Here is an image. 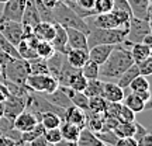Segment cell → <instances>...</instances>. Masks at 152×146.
I'll return each instance as SVG.
<instances>
[{
  "label": "cell",
  "instance_id": "cell-1",
  "mask_svg": "<svg viewBox=\"0 0 152 146\" xmlns=\"http://www.w3.org/2000/svg\"><path fill=\"white\" fill-rule=\"evenodd\" d=\"M134 63L128 46L117 44L109 58L99 66V79L103 81H114Z\"/></svg>",
  "mask_w": 152,
  "mask_h": 146
},
{
  "label": "cell",
  "instance_id": "cell-2",
  "mask_svg": "<svg viewBox=\"0 0 152 146\" xmlns=\"http://www.w3.org/2000/svg\"><path fill=\"white\" fill-rule=\"evenodd\" d=\"M52 20L54 24H59L64 28H76L86 34L89 33V25L85 21V18L77 16L62 0H59L52 9Z\"/></svg>",
  "mask_w": 152,
  "mask_h": 146
},
{
  "label": "cell",
  "instance_id": "cell-3",
  "mask_svg": "<svg viewBox=\"0 0 152 146\" xmlns=\"http://www.w3.org/2000/svg\"><path fill=\"white\" fill-rule=\"evenodd\" d=\"M127 33H128V28L89 27V33H87V46L92 48L94 45H102V44H110V45L123 44Z\"/></svg>",
  "mask_w": 152,
  "mask_h": 146
},
{
  "label": "cell",
  "instance_id": "cell-4",
  "mask_svg": "<svg viewBox=\"0 0 152 146\" xmlns=\"http://www.w3.org/2000/svg\"><path fill=\"white\" fill-rule=\"evenodd\" d=\"M1 73L4 76L6 80L16 83L20 86L26 84V79L30 75V68H28V60L21 59V58H11L3 68H1Z\"/></svg>",
  "mask_w": 152,
  "mask_h": 146
},
{
  "label": "cell",
  "instance_id": "cell-5",
  "mask_svg": "<svg viewBox=\"0 0 152 146\" xmlns=\"http://www.w3.org/2000/svg\"><path fill=\"white\" fill-rule=\"evenodd\" d=\"M30 92L39 94H49L58 89V80L51 75H28L26 79V84Z\"/></svg>",
  "mask_w": 152,
  "mask_h": 146
},
{
  "label": "cell",
  "instance_id": "cell-6",
  "mask_svg": "<svg viewBox=\"0 0 152 146\" xmlns=\"http://www.w3.org/2000/svg\"><path fill=\"white\" fill-rule=\"evenodd\" d=\"M147 34H151V23L148 20H141V18L131 17L130 24H128V33L125 35L123 45L130 46L132 44L142 42V39H144V37Z\"/></svg>",
  "mask_w": 152,
  "mask_h": 146
},
{
  "label": "cell",
  "instance_id": "cell-7",
  "mask_svg": "<svg viewBox=\"0 0 152 146\" xmlns=\"http://www.w3.org/2000/svg\"><path fill=\"white\" fill-rule=\"evenodd\" d=\"M30 93V92H28ZM27 94H9V97L3 101L4 105V111H3V117L10 121H14L18 114H21L26 110L27 105Z\"/></svg>",
  "mask_w": 152,
  "mask_h": 146
},
{
  "label": "cell",
  "instance_id": "cell-8",
  "mask_svg": "<svg viewBox=\"0 0 152 146\" xmlns=\"http://www.w3.org/2000/svg\"><path fill=\"white\" fill-rule=\"evenodd\" d=\"M39 21H41V18H39V14H38L35 0H27L26 9H24V13H23V17H21V21H20L23 25V30H24V37L33 33V28Z\"/></svg>",
  "mask_w": 152,
  "mask_h": 146
},
{
  "label": "cell",
  "instance_id": "cell-9",
  "mask_svg": "<svg viewBox=\"0 0 152 146\" xmlns=\"http://www.w3.org/2000/svg\"><path fill=\"white\" fill-rule=\"evenodd\" d=\"M27 0H7L4 3V9L1 11L0 23L1 21H21L23 13L26 9Z\"/></svg>",
  "mask_w": 152,
  "mask_h": 146
},
{
  "label": "cell",
  "instance_id": "cell-10",
  "mask_svg": "<svg viewBox=\"0 0 152 146\" xmlns=\"http://www.w3.org/2000/svg\"><path fill=\"white\" fill-rule=\"evenodd\" d=\"M0 33L14 46H17L18 42L24 38V30H23L20 21H1L0 23Z\"/></svg>",
  "mask_w": 152,
  "mask_h": 146
},
{
  "label": "cell",
  "instance_id": "cell-11",
  "mask_svg": "<svg viewBox=\"0 0 152 146\" xmlns=\"http://www.w3.org/2000/svg\"><path fill=\"white\" fill-rule=\"evenodd\" d=\"M69 9L75 11L82 18L94 16V1L96 0H62Z\"/></svg>",
  "mask_w": 152,
  "mask_h": 146
},
{
  "label": "cell",
  "instance_id": "cell-12",
  "mask_svg": "<svg viewBox=\"0 0 152 146\" xmlns=\"http://www.w3.org/2000/svg\"><path fill=\"white\" fill-rule=\"evenodd\" d=\"M125 96V92L123 87H120L114 81H104L103 90H102V97L109 101V103H121Z\"/></svg>",
  "mask_w": 152,
  "mask_h": 146
},
{
  "label": "cell",
  "instance_id": "cell-13",
  "mask_svg": "<svg viewBox=\"0 0 152 146\" xmlns=\"http://www.w3.org/2000/svg\"><path fill=\"white\" fill-rule=\"evenodd\" d=\"M131 16L151 21V0H127Z\"/></svg>",
  "mask_w": 152,
  "mask_h": 146
},
{
  "label": "cell",
  "instance_id": "cell-14",
  "mask_svg": "<svg viewBox=\"0 0 152 146\" xmlns=\"http://www.w3.org/2000/svg\"><path fill=\"white\" fill-rule=\"evenodd\" d=\"M38 122H39V121H38V118L33 113L24 110L21 114H18L16 118H14V121H13V128L21 134V132H26V131H30L31 128H34Z\"/></svg>",
  "mask_w": 152,
  "mask_h": 146
},
{
  "label": "cell",
  "instance_id": "cell-15",
  "mask_svg": "<svg viewBox=\"0 0 152 146\" xmlns=\"http://www.w3.org/2000/svg\"><path fill=\"white\" fill-rule=\"evenodd\" d=\"M66 35H68V46L71 49H86L87 46V34L76 30V28H66Z\"/></svg>",
  "mask_w": 152,
  "mask_h": 146
},
{
  "label": "cell",
  "instance_id": "cell-16",
  "mask_svg": "<svg viewBox=\"0 0 152 146\" xmlns=\"http://www.w3.org/2000/svg\"><path fill=\"white\" fill-rule=\"evenodd\" d=\"M51 44L54 46L55 52H59V54L66 55L69 51L68 46V35H66V28H64L59 24H55V34L54 38L51 39Z\"/></svg>",
  "mask_w": 152,
  "mask_h": 146
},
{
  "label": "cell",
  "instance_id": "cell-17",
  "mask_svg": "<svg viewBox=\"0 0 152 146\" xmlns=\"http://www.w3.org/2000/svg\"><path fill=\"white\" fill-rule=\"evenodd\" d=\"M115 45H110V44H102V45H94L92 48H89V59L97 63L99 66L103 63L104 60L109 58V55L111 54V51L114 49Z\"/></svg>",
  "mask_w": 152,
  "mask_h": 146
},
{
  "label": "cell",
  "instance_id": "cell-18",
  "mask_svg": "<svg viewBox=\"0 0 152 146\" xmlns=\"http://www.w3.org/2000/svg\"><path fill=\"white\" fill-rule=\"evenodd\" d=\"M64 121L69 122V124L76 125L77 128H85L86 126V111L77 108L75 105H71L65 108V115H64Z\"/></svg>",
  "mask_w": 152,
  "mask_h": 146
},
{
  "label": "cell",
  "instance_id": "cell-19",
  "mask_svg": "<svg viewBox=\"0 0 152 146\" xmlns=\"http://www.w3.org/2000/svg\"><path fill=\"white\" fill-rule=\"evenodd\" d=\"M33 34L38 41H49L51 42L55 34V24L48 21H39L33 28Z\"/></svg>",
  "mask_w": 152,
  "mask_h": 146
},
{
  "label": "cell",
  "instance_id": "cell-20",
  "mask_svg": "<svg viewBox=\"0 0 152 146\" xmlns=\"http://www.w3.org/2000/svg\"><path fill=\"white\" fill-rule=\"evenodd\" d=\"M66 60L72 68L80 69L89 60V52L86 49H69L66 54Z\"/></svg>",
  "mask_w": 152,
  "mask_h": 146
},
{
  "label": "cell",
  "instance_id": "cell-21",
  "mask_svg": "<svg viewBox=\"0 0 152 146\" xmlns=\"http://www.w3.org/2000/svg\"><path fill=\"white\" fill-rule=\"evenodd\" d=\"M76 146H107L99 139L96 134L87 128H82L76 139Z\"/></svg>",
  "mask_w": 152,
  "mask_h": 146
},
{
  "label": "cell",
  "instance_id": "cell-22",
  "mask_svg": "<svg viewBox=\"0 0 152 146\" xmlns=\"http://www.w3.org/2000/svg\"><path fill=\"white\" fill-rule=\"evenodd\" d=\"M44 96H45V98L48 100L49 103H52L54 105H56V107H61V108H64V110L72 105L69 97L66 96L65 92H64V90H62L59 86H58V89H56L55 92L49 93V94H44Z\"/></svg>",
  "mask_w": 152,
  "mask_h": 146
},
{
  "label": "cell",
  "instance_id": "cell-23",
  "mask_svg": "<svg viewBox=\"0 0 152 146\" xmlns=\"http://www.w3.org/2000/svg\"><path fill=\"white\" fill-rule=\"evenodd\" d=\"M130 52H131V56H132L134 63H137V62H141V60L149 58L152 55V48L149 45L138 42V44H132V45H131Z\"/></svg>",
  "mask_w": 152,
  "mask_h": 146
},
{
  "label": "cell",
  "instance_id": "cell-24",
  "mask_svg": "<svg viewBox=\"0 0 152 146\" xmlns=\"http://www.w3.org/2000/svg\"><path fill=\"white\" fill-rule=\"evenodd\" d=\"M103 125H104V114L86 111V126L85 128L90 129L92 132H99V131L103 129Z\"/></svg>",
  "mask_w": 152,
  "mask_h": 146
},
{
  "label": "cell",
  "instance_id": "cell-25",
  "mask_svg": "<svg viewBox=\"0 0 152 146\" xmlns=\"http://www.w3.org/2000/svg\"><path fill=\"white\" fill-rule=\"evenodd\" d=\"M59 129L62 139L68 142H76L77 136H79V132H80V128H77L76 125L69 124L66 121H62V124L59 125Z\"/></svg>",
  "mask_w": 152,
  "mask_h": 146
},
{
  "label": "cell",
  "instance_id": "cell-26",
  "mask_svg": "<svg viewBox=\"0 0 152 146\" xmlns=\"http://www.w3.org/2000/svg\"><path fill=\"white\" fill-rule=\"evenodd\" d=\"M64 119L61 118L58 114L55 113H44L39 115V124L42 125L45 129H52V128H59V125L62 124Z\"/></svg>",
  "mask_w": 152,
  "mask_h": 146
},
{
  "label": "cell",
  "instance_id": "cell-27",
  "mask_svg": "<svg viewBox=\"0 0 152 146\" xmlns=\"http://www.w3.org/2000/svg\"><path fill=\"white\" fill-rule=\"evenodd\" d=\"M121 103L124 104L125 107H128L131 111H134L135 114L141 113V111L145 110V103H144L141 98L137 96L135 93H130V94L124 96V98H123V101H121Z\"/></svg>",
  "mask_w": 152,
  "mask_h": 146
},
{
  "label": "cell",
  "instance_id": "cell-28",
  "mask_svg": "<svg viewBox=\"0 0 152 146\" xmlns=\"http://www.w3.org/2000/svg\"><path fill=\"white\" fill-rule=\"evenodd\" d=\"M140 75V72H138V68H137L135 63H132V65L127 69V70L123 73V75L120 76L118 79H117V84L120 87H123L124 90H128V86H130V83L134 79H135L137 76Z\"/></svg>",
  "mask_w": 152,
  "mask_h": 146
},
{
  "label": "cell",
  "instance_id": "cell-29",
  "mask_svg": "<svg viewBox=\"0 0 152 146\" xmlns=\"http://www.w3.org/2000/svg\"><path fill=\"white\" fill-rule=\"evenodd\" d=\"M28 68H30V75H49L47 59L42 58L28 60Z\"/></svg>",
  "mask_w": 152,
  "mask_h": 146
},
{
  "label": "cell",
  "instance_id": "cell-30",
  "mask_svg": "<svg viewBox=\"0 0 152 146\" xmlns=\"http://www.w3.org/2000/svg\"><path fill=\"white\" fill-rule=\"evenodd\" d=\"M16 48H17V52H18V55H20V58H21V59L31 60V59H35V58H38V56H37V52H35V49H34L33 46H30L26 39H21V41L18 42V45H17Z\"/></svg>",
  "mask_w": 152,
  "mask_h": 146
},
{
  "label": "cell",
  "instance_id": "cell-31",
  "mask_svg": "<svg viewBox=\"0 0 152 146\" xmlns=\"http://www.w3.org/2000/svg\"><path fill=\"white\" fill-rule=\"evenodd\" d=\"M103 80L100 79H92L87 80V84L85 87L83 93L87 97H94V96H102V90H103Z\"/></svg>",
  "mask_w": 152,
  "mask_h": 146
},
{
  "label": "cell",
  "instance_id": "cell-32",
  "mask_svg": "<svg viewBox=\"0 0 152 146\" xmlns=\"http://www.w3.org/2000/svg\"><path fill=\"white\" fill-rule=\"evenodd\" d=\"M44 132H45V128H44L42 125L38 122L34 128H31L30 131H26V132H21L20 134V139H21L26 145L27 143H30L31 141H34L35 138H38V136H41V135H44Z\"/></svg>",
  "mask_w": 152,
  "mask_h": 146
},
{
  "label": "cell",
  "instance_id": "cell-33",
  "mask_svg": "<svg viewBox=\"0 0 152 146\" xmlns=\"http://www.w3.org/2000/svg\"><path fill=\"white\" fill-rule=\"evenodd\" d=\"M107 101L104 100L102 96H94V97H89V105H87V111L90 113H97L104 114Z\"/></svg>",
  "mask_w": 152,
  "mask_h": 146
},
{
  "label": "cell",
  "instance_id": "cell-34",
  "mask_svg": "<svg viewBox=\"0 0 152 146\" xmlns=\"http://www.w3.org/2000/svg\"><path fill=\"white\" fill-rule=\"evenodd\" d=\"M113 131L118 138L134 136V132H135V121H132V122H118V125Z\"/></svg>",
  "mask_w": 152,
  "mask_h": 146
},
{
  "label": "cell",
  "instance_id": "cell-35",
  "mask_svg": "<svg viewBox=\"0 0 152 146\" xmlns=\"http://www.w3.org/2000/svg\"><path fill=\"white\" fill-rule=\"evenodd\" d=\"M128 90H131V93H141V92H147L149 90V81L145 76L138 75L134 80L130 83Z\"/></svg>",
  "mask_w": 152,
  "mask_h": 146
},
{
  "label": "cell",
  "instance_id": "cell-36",
  "mask_svg": "<svg viewBox=\"0 0 152 146\" xmlns=\"http://www.w3.org/2000/svg\"><path fill=\"white\" fill-rule=\"evenodd\" d=\"M35 51H37L38 58H42V59H49L55 54V49L49 41H38Z\"/></svg>",
  "mask_w": 152,
  "mask_h": 146
},
{
  "label": "cell",
  "instance_id": "cell-37",
  "mask_svg": "<svg viewBox=\"0 0 152 146\" xmlns=\"http://www.w3.org/2000/svg\"><path fill=\"white\" fill-rule=\"evenodd\" d=\"M80 73L85 79H87V80L99 79V65L89 59L86 63L83 65V68H80Z\"/></svg>",
  "mask_w": 152,
  "mask_h": 146
},
{
  "label": "cell",
  "instance_id": "cell-38",
  "mask_svg": "<svg viewBox=\"0 0 152 146\" xmlns=\"http://www.w3.org/2000/svg\"><path fill=\"white\" fill-rule=\"evenodd\" d=\"M94 134H96V136L103 142L104 145H107V146H114L117 143V141H118V136L115 135L114 131H111V129H102V131H99V132H94Z\"/></svg>",
  "mask_w": 152,
  "mask_h": 146
},
{
  "label": "cell",
  "instance_id": "cell-39",
  "mask_svg": "<svg viewBox=\"0 0 152 146\" xmlns=\"http://www.w3.org/2000/svg\"><path fill=\"white\" fill-rule=\"evenodd\" d=\"M0 51L4 52V54H7L9 56H11V58H16V59L20 58V55H18V52H17V48L14 46V45H11V44L3 37V34L1 33H0Z\"/></svg>",
  "mask_w": 152,
  "mask_h": 146
},
{
  "label": "cell",
  "instance_id": "cell-40",
  "mask_svg": "<svg viewBox=\"0 0 152 146\" xmlns=\"http://www.w3.org/2000/svg\"><path fill=\"white\" fill-rule=\"evenodd\" d=\"M44 138L48 142V145H56L58 142L62 141V135H61L59 128H52V129H45L44 132Z\"/></svg>",
  "mask_w": 152,
  "mask_h": 146
},
{
  "label": "cell",
  "instance_id": "cell-41",
  "mask_svg": "<svg viewBox=\"0 0 152 146\" xmlns=\"http://www.w3.org/2000/svg\"><path fill=\"white\" fill-rule=\"evenodd\" d=\"M135 65H137V68H138V72H140L141 76L148 77L149 75H152V56L141 60V62H137Z\"/></svg>",
  "mask_w": 152,
  "mask_h": 146
},
{
  "label": "cell",
  "instance_id": "cell-42",
  "mask_svg": "<svg viewBox=\"0 0 152 146\" xmlns=\"http://www.w3.org/2000/svg\"><path fill=\"white\" fill-rule=\"evenodd\" d=\"M121 105H123V103H109L107 101V105H106V110H104V117L118 119Z\"/></svg>",
  "mask_w": 152,
  "mask_h": 146
},
{
  "label": "cell",
  "instance_id": "cell-43",
  "mask_svg": "<svg viewBox=\"0 0 152 146\" xmlns=\"http://www.w3.org/2000/svg\"><path fill=\"white\" fill-rule=\"evenodd\" d=\"M113 10V0H96L94 1V13L102 14V13H109Z\"/></svg>",
  "mask_w": 152,
  "mask_h": 146
},
{
  "label": "cell",
  "instance_id": "cell-44",
  "mask_svg": "<svg viewBox=\"0 0 152 146\" xmlns=\"http://www.w3.org/2000/svg\"><path fill=\"white\" fill-rule=\"evenodd\" d=\"M118 121L120 122H132V121H135V113L131 111L128 107H125L124 104H123L120 115H118Z\"/></svg>",
  "mask_w": 152,
  "mask_h": 146
},
{
  "label": "cell",
  "instance_id": "cell-45",
  "mask_svg": "<svg viewBox=\"0 0 152 146\" xmlns=\"http://www.w3.org/2000/svg\"><path fill=\"white\" fill-rule=\"evenodd\" d=\"M86 84H87V79H85V77L82 76V73H79V75L72 80V83L69 84V87L73 89V90H76V92H83L85 87H86Z\"/></svg>",
  "mask_w": 152,
  "mask_h": 146
},
{
  "label": "cell",
  "instance_id": "cell-46",
  "mask_svg": "<svg viewBox=\"0 0 152 146\" xmlns=\"http://www.w3.org/2000/svg\"><path fill=\"white\" fill-rule=\"evenodd\" d=\"M114 146H138V143L132 136H124V138H118V141Z\"/></svg>",
  "mask_w": 152,
  "mask_h": 146
},
{
  "label": "cell",
  "instance_id": "cell-47",
  "mask_svg": "<svg viewBox=\"0 0 152 146\" xmlns=\"http://www.w3.org/2000/svg\"><path fill=\"white\" fill-rule=\"evenodd\" d=\"M14 145H16V141L13 138L6 135H0V146H14Z\"/></svg>",
  "mask_w": 152,
  "mask_h": 146
},
{
  "label": "cell",
  "instance_id": "cell-48",
  "mask_svg": "<svg viewBox=\"0 0 152 146\" xmlns=\"http://www.w3.org/2000/svg\"><path fill=\"white\" fill-rule=\"evenodd\" d=\"M137 143H138V146H152V135L148 132L147 135L144 136L142 139H140Z\"/></svg>",
  "mask_w": 152,
  "mask_h": 146
},
{
  "label": "cell",
  "instance_id": "cell-49",
  "mask_svg": "<svg viewBox=\"0 0 152 146\" xmlns=\"http://www.w3.org/2000/svg\"><path fill=\"white\" fill-rule=\"evenodd\" d=\"M30 146H48V142L45 141L44 135H41V136H38V138H35L34 141L30 142Z\"/></svg>",
  "mask_w": 152,
  "mask_h": 146
},
{
  "label": "cell",
  "instance_id": "cell-50",
  "mask_svg": "<svg viewBox=\"0 0 152 146\" xmlns=\"http://www.w3.org/2000/svg\"><path fill=\"white\" fill-rule=\"evenodd\" d=\"M7 97H9V90H7V86L0 80V101H4Z\"/></svg>",
  "mask_w": 152,
  "mask_h": 146
},
{
  "label": "cell",
  "instance_id": "cell-51",
  "mask_svg": "<svg viewBox=\"0 0 152 146\" xmlns=\"http://www.w3.org/2000/svg\"><path fill=\"white\" fill-rule=\"evenodd\" d=\"M58 1H59V0H39V3H41V4L45 6L47 9H51V10L54 9V6L56 4Z\"/></svg>",
  "mask_w": 152,
  "mask_h": 146
},
{
  "label": "cell",
  "instance_id": "cell-52",
  "mask_svg": "<svg viewBox=\"0 0 152 146\" xmlns=\"http://www.w3.org/2000/svg\"><path fill=\"white\" fill-rule=\"evenodd\" d=\"M142 44L152 46V34H147V35L144 37V39H142Z\"/></svg>",
  "mask_w": 152,
  "mask_h": 146
},
{
  "label": "cell",
  "instance_id": "cell-53",
  "mask_svg": "<svg viewBox=\"0 0 152 146\" xmlns=\"http://www.w3.org/2000/svg\"><path fill=\"white\" fill-rule=\"evenodd\" d=\"M55 146H76V142H68V141H64V139H62V141L58 142Z\"/></svg>",
  "mask_w": 152,
  "mask_h": 146
},
{
  "label": "cell",
  "instance_id": "cell-54",
  "mask_svg": "<svg viewBox=\"0 0 152 146\" xmlns=\"http://www.w3.org/2000/svg\"><path fill=\"white\" fill-rule=\"evenodd\" d=\"M3 111H4V105H3V101H0V118L3 117Z\"/></svg>",
  "mask_w": 152,
  "mask_h": 146
},
{
  "label": "cell",
  "instance_id": "cell-55",
  "mask_svg": "<svg viewBox=\"0 0 152 146\" xmlns=\"http://www.w3.org/2000/svg\"><path fill=\"white\" fill-rule=\"evenodd\" d=\"M6 1H7V0H0V3H6Z\"/></svg>",
  "mask_w": 152,
  "mask_h": 146
},
{
  "label": "cell",
  "instance_id": "cell-56",
  "mask_svg": "<svg viewBox=\"0 0 152 146\" xmlns=\"http://www.w3.org/2000/svg\"><path fill=\"white\" fill-rule=\"evenodd\" d=\"M0 72H1V66H0Z\"/></svg>",
  "mask_w": 152,
  "mask_h": 146
},
{
  "label": "cell",
  "instance_id": "cell-57",
  "mask_svg": "<svg viewBox=\"0 0 152 146\" xmlns=\"http://www.w3.org/2000/svg\"><path fill=\"white\" fill-rule=\"evenodd\" d=\"M0 17H1V11H0Z\"/></svg>",
  "mask_w": 152,
  "mask_h": 146
},
{
  "label": "cell",
  "instance_id": "cell-58",
  "mask_svg": "<svg viewBox=\"0 0 152 146\" xmlns=\"http://www.w3.org/2000/svg\"><path fill=\"white\" fill-rule=\"evenodd\" d=\"M48 146H55V145H48Z\"/></svg>",
  "mask_w": 152,
  "mask_h": 146
}]
</instances>
